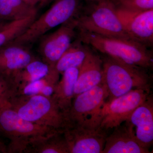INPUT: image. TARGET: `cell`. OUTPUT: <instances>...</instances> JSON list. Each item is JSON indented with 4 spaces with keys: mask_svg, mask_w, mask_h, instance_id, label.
<instances>
[{
    "mask_svg": "<svg viewBox=\"0 0 153 153\" xmlns=\"http://www.w3.org/2000/svg\"><path fill=\"white\" fill-rule=\"evenodd\" d=\"M78 39L120 62L146 69L152 68L153 56L148 47L132 39L82 32H79Z\"/></svg>",
    "mask_w": 153,
    "mask_h": 153,
    "instance_id": "1",
    "label": "cell"
},
{
    "mask_svg": "<svg viewBox=\"0 0 153 153\" xmlns=\"http://www.w3.org/2000/svg\"><path fill=\"white\" fill-rule=\"evenodd\" d=\"M9 105L25 120L56 131L63 132L68 126L66 114L51 96L18 94Z\"/></svg>",
    "mask_w": 153,
    "mask_h": 153,
    "instance_id": "2",
    "label": "cell"
},
{
    "mask_svg": "<svg viewBox=\"0 0 153 153\" xmlns=\"http://www.w3.org/2000/svg\"><path fill=\"white\" fill-rule=\"evenodd\" d=\"M57 132L25 120L9 104L0 108V134L9 140L7 153H25L33 142Z\"/></svg>",
    "mask_w": 153,
    "mask_h": 153,
    "instance_id": "3",
    "label": "cell"
},
{
    "mask_svg": "<svg viewBox=\"0 0 153 153\" xmlns=\"http://www.w3.org/2000/svg\"><path fill=\"white\" fill-rule=\"evenodd\" d=\"M102 60V82L107 90L108 101L136 89L150 91V78L146 70L106 56Z\"/></svg>",
    "mask_w": 153,
    "mask_h": 153,
    "instance_id": "4",
    "label": "cell"
},
{
    "mask_svg": "<svg viewBox=\"0 0 153 153\" xmlns=\"http://www.w3.org/2000/svg\"><path fill=\"white\" fill-rule=\"evenodd\" d=\"M92 3V5L80 11L74 18L78 32L130 39L123 27L112 0H98Z\"/></svg>",
    "mask_w": 153,
    "mask_h": 153,
    "instance_id": "5",
    "label": "cell"
},
{
    "mask_svg": "<svg viewBox=\"0 0 153 153\" xmlns=\"http://www.w3.org/2000/svg\"><path fill=\"white\" fill-rule=\"evenodd\" d=\"M81 7L79 0H55L49 10L36 18L21 35L7 45L24 47L34 43L49 30L76 17L81 11Z\"/></svg>",
    "mask_w": 153,
    "mask_h": 153,
    "instance_id": "6",
    "label": "cell"
},
{
    "mask_svg": "<svg viewBox=\"0 0 153 153\" xmlns=\"http://www.w3.org/2000/svg\"><path fill=\"white\" fill-rule=\"evenodd\" d=\"M108 94L102 82L74 97L66 115L68 126L100 128L102 113Z\"/></svg>",
    "mask_w": 153,
    "mask_h": 153,
    "instance_id": "7",
    "label": "cell"
},
{
    "mask_svg": "<svg viewBox=\"0 0 153 153\" xmlns=\"http://www.w3.org/2000/svg\"><path fill=\"white\" fill-rule=\"evenodd\" d=\"M150 92V91L144 89H134L105 102L102 113L100 128L107 131L123 123L147 99Z\"/></svg>",
    "mask_w": 153,
    "mask_h": 153,
    "instance_id": "8",
    "label": "cell"
},
{
    "mask_svg": "<svg viewBox=\"0 0 153 153\" xmlns=\"http://www.w3.org/2000/svg\"><path fill=\"white\" fill-rule=\"evenodd\" d=\"M100 128L70 126L63 133L69 153H102L107 132Z\"/></svg>",
    "mask_w": 153,
    "mask_h": 153,
    "instance_id": "9",
    "label": "cell"
},
{
    "mask_svg": "<svg viewBox=\"0 0 153 153\" xmlns=\"http://www.w3.org/2000/svg\"><path fill=\"white\" fill-rule=\"evenodd\" d=\"M74 18L61 25L59 29L42 39L39 52L43 61L52 70L63 53L70 47L76 35Z\"/></svg>",
    "mask_w": 153,
    "mask_h": 153,
    "instance_id": "10",
    "label": "cell"
},
{
    "mask_svg": "<svg viewBox=\"0 0 153 153\" xmlns=\"http://www.w3.org/2000/svg\"><path fill=\"white\" fill-rule=\"evenodd\" d=\"M117 12L129 38L147 47L153 43V9L133 12L117 7Z\"/></svg>",
    "mask_w": 153,
    "mask_h": 153,
    "instance_id": "11",
    "label": "cell"
},
{
    "mask_svg": "<svg viewBox=\"0 0 153 153\" xmlns=\"http://www.w3.org/2000/svg\"><path fill=\"white\" fill-rule=\"evenodd\" d=\"M126 121L133 131L140 146L149 149L153 143V99L150 94L147 99L137 107Z\"/></svg>",
    "mask_w": 153,
    "mask_h": 153,
    "instance_id": "12",
    "label": "cell"
},
{
    "mask_svg": "<svg viewBox=\"0 0 153 153\" xmlns=\"http://www.w3.org/2000/svg\"><path fill=\"white\" fill-rule=\"evenodd\" d=\"M108 134L102 153H149V149L139 144L131 127L125 121Z\"/></svg>",
    "mask_w": 153,
    "mask_h": 153,
    "instance_id": "13",
    "label": "cell"
},
{
    "mask_svg": "<svg viewBox=\"0 0 153 153\" xmlns=\"http://www.w3.org/2000/svg\"><path fill=\"white\" fill-rule=\"evenodd\" d=\"M103 78L102 60L90 51L79 68L74 90V97L101 83Z\"/></svg>",
    "mask_w": 153,
    "mask_h": 153,
    "instance_id": "14",
    "label": "cell"
},
{
    "mask_svg": "<svg viewBox=\"0 0 153 153\" xmlns=\"http://www.w3.org/2000/svg\"><path fill=\"white\" fill-rule=\"evenodd\" d=\"M35 59L23 46L5 45L0 48V72L12 77Z\"/></svg>",
    "mask_w": 153,
    "mask_h": 153,
    "instance_id": "15",
    "label": "cell"
},
{
    "mask_svg": "<svg viewBox=\"0 0 153 153\" xmlns=\"http://www.w3.org/2000/svg\"><path fill=\"white\" fill-rule=\"evenodd\" d=\"M79 68H70L63 72L62 78L55 85L51 96L65 114L70 108L74 99V88Z\"/></svg>",
    "mask_w": 153,
    "mask_h": 153,
    "instance_id": "16",
    "label": "cell"
},
{
    "mask_svg": "<svg viewBox=\"0 0 153 153\" xmlns=\"http://www.w3.org/2000/svg\"><path fill=\"white\" fill-rule=\"evenodd\" d=\"M79 39L72 43L55 64V71L62 74L69 68H79L91 51Z\"/></svg>",
    "mask_w": 153,
    "mask_h": 153,
    "instance_id": "17",
    "label": "cell"
},
{
    "mask_svg": "<svg viewBox=\"0 0 153 153\" xmlns=\"http://www.w3.org/2000/svg\"><path fill=\"white\" fill-rule=\"evenodd\" d=\"M25 153H69V151L63 132H57L33 142Z\"/></svg>",
    "mask_w": 153,
    "mask_h": 153,
    "instance_id": "18",
    "label": "cell"
},
{
    "mask_svg": "<svg viewBox=\"0 0 153 153\" xmlns=\"http://www.w3.org/2000/svg\"><path fill=\"white\" fill-rule=\"evenodd\" d=\"M49 71L50 68L47 63L36 59L12 77L19 87V92L28 83L44 78Z\"/></svg>",
    "mask_w": 153,
    "mask_h": 153,
    "instance_id": "19",
    "label": "cell"
},
{
    "mask_svg": "<svg viewBox=\"0 0 153 153\" xmlns=\"http://www.w3.org/2000/svg\"><path fill=\"white\" fill-rule=\"evenodd\" d=\"M37 12L36 7L23 0H0V20L9 22L24 19Z\"/></svg>",
    "mask_w": 153,
    "mask_h": 153,
    "instance_id": "20",
    "label": "cell"
},
{
    "mask_svg": "<svg viewBox=\"0 0 153 153\" xmlns=\"http://www.w3.org/2000/svg\"><path fill=\"white\" fill-rule=\"evenodd\" d=\"M37 12L24 19L6 23L0 30V48L21 35L36 19Z\"/></svg>",
    "mask_w": 153,
    "mask_h": 153,
    "instance_id": "21",
    "label": "cell"
},
{
    "mask_svg": "<svg viewBox=\"0 0 153 153\" xmlns=\"http://www.w3.org/2000/svg\"><path fill=\"white\" fill-rule=\"evenodd\" d=\"M19 94V87L12 77L0 72V108L9 104Z\"/></svg>",
    "mask_w": 153,
    "mask_h": 153,
    "instance_id": "22",
    "label": "cell"
},
{
    "mask_svg": "<svg viewBox=\"0 0 153 153\" xmlns=\"http://www.w3.org/2000/svg\"><path fill=\"white\" fill-rule=\"evenodd\" d=\"M117 7L133 12L153 9V0H112Z\"/></svg>",
    "mask_w": 153,
    "mask_h": 153,
    "instance_id": "23",
    "label": "cell"
},
{
    "mask_svg": "<svg viewBox=\"0 0 153 153\" xmlns=\"http://www.w3.org/2000/svg\"><path fill=\"white\" fill-rule=\"evenodd\" d=\"M55 85L47 84L42 88L40 94L47 97H50L53 94Z\"/></svg>",
    "mask_w": 153,
    "mask_h": 153,
    "instance_id": "24",
    "label": "cell"
},
{
    "mask_svg": "<svg viewBox=\"0 0 153 153\" xmlns=\"http://www.w3.org/2000/svg\"><path fill=\"white\" fill-rule=\"evenodd\" d=\"M23 1L33 7H35L38 3H39L41 5H43L48 3L47 0H23Z\"/></svg>",
    "mask_w": 153,
    "mask_h": 153,
    "instance_id": "25",
    "label": "cell"
},
{
    "mask_svg": "<svg viewBox=\"0 0 153 153\" xmlns=\"http://www.w3.org/2000/svg\"><path fill=\"white\" fill-rule=\"evenodd\" d=\"M7 153V146L2 140L0 139V153Z\"/></svg>",
    "mask_w": 153,
    "mask_h": 153,
    "instance_id": "26",
    "label": "cell"
},
{
    "mask_svg": "<svg viewBox=\"0 0 153 153\" xmlns=\"http://www.w3.org/2000/svg\"><path fill=\"white\" fill-rule=\"evenodd\" d=\"M5 23H4V22H0V30L2 29L3 27H4V25L5 24Z\"/></svg>",
    "mask_w": 153,
    "mask_h": 153,
    "instance_id": "27",
    "label": "cell"
},
{
    "mask_svg": "<svg viewBox=\"0 0 153 153\" xmlns=\"http://www.w3.org/2000/svg\"><path fill=\"white\" fill-rule=\"evenodd\" d=\"M88 1H89L91 2H93L96 1H98V0H88Z\"/></svg>",
    "mask_w": 153,
    "mask_h": 153,
    "instance_id": "28",
    "label": "cell"
},
{
    "mask_svg": "<svg viewBox=\"0 0 153 153\" xmlns=\"http://www.w3.org/2000/svg\"><path fill=\"white\" fill-rule=\"evenodd\" d=\"M53 1V0H47V2H49L51 1Z\"/></svg>",
    "mask_w": 153,
    "mask_h": 153,
    "instance_id": "29",
    "label": "cell"
}]
</instances>
